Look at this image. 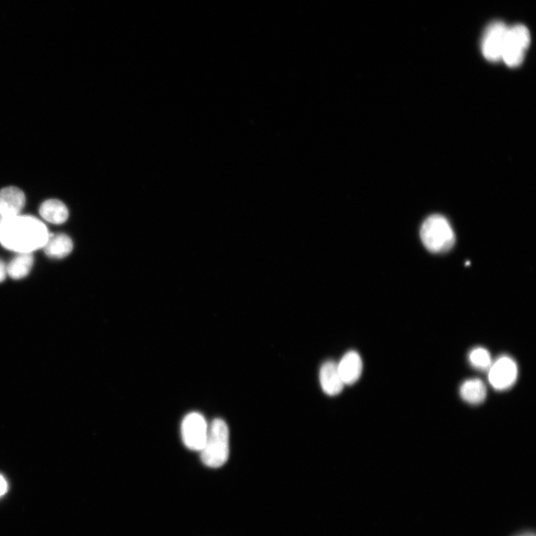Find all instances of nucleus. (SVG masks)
<instances>
[{
	"mask_svg": "<svg viewBox=\"0 0 536 536\" xmlns=\"http://www.w3.org/2000/svg\"><path fill=\"white\" fill-rule=\"evenodd\" d=\"M46 225L30 216H17L0 219V243L10 250L32 253L43 248L49 240Z\"/></svg>",
	"mask_w": 536,
	"mask_h": 536,
	"instance_id": "1",
	"label": "nucleus"
},
{
	"mask_svg": "<svg viewBox=\"0 0 536 536\" xmlns=\"http://www.w3.org/2000/svg\"><path fill=\"white\" fill-rule=\"evenodd\" d=\"M200 452L202 462L209 468H220L228 460L230 432L223 420H214L209 425L205 444Z\"/></svg>",
	"mask_w": 536,
	"mask_h": 536,
	"instance_id": "2",
	"label": "nucleus"
},
{
	"mask_svg": "<svg viewBox=\"0 0 536 536\" xmlns=\"http://www.w3.org/2000/svg\"><path fill=\"white\" fill-rule=\"evenodd\" d=\"M422 244L429 252L443 254L455 245L456 237L448 220L442 214H432L423 222L420 228Z\"/></svg>",
	"mask_w": 536,
	"mask_h": 536,
	"instance_id": "3",
	"label": "nucleus"
},
{
	"mask_svg": "<svg viewBox=\"0 0 536 536\" xmlns=\"http://www.w3.org/2000/svg\"><path fill=\"white\" fill-rule=\"evenodd\" d=\"M530 41V33L525 26L518 24L508 27L502 55V61L510 67L520 66Z\"/></svg>",
	"mask_w": 536,
	"mask_h": 536,
	"instance_id": "4",
	"label": "nucleus"
},
{
	"mask_svg": "<svg viewBox=\"0 0 536 536\" xmlns=\"http://www.w3.org/2000/svg\"><path fill=\"white\" fill-rule=\"evenodd\" d=\"M487 371L488 383L498 391L507 390L514 386L518 376L517 363L508 355L497 357Z\"/></svg>",
	"mask_w": 536,
	"mask_h": 536,
	"instance_id": "5",
	"label": "nucleus"
},
{
	"mask_svg": "<svg viewBox=\"0 0 536 536\" xmlns=\"http://www.w3.org/2000/svg\"><path fill=\"white\" fill-rule=\"evenodd\" d=\"M209 425L200 413H191L183 420L181 434L184 444L190 450L200 451L205 444Z\"/></svg>",
	"mask_w": 536,
	"mask_h": 536,
	"instance_id": "6",
	"label": "nucleus"
},
{
	"mask_svg": "<svg viewBox=\"0 0 536 536\" xmlns=\"http://www.w3.org/2000/svg\"><path fill=\"white\" fill-rule=\"evenodd\" d=\"M508 27L503 22L495 21L487 27L482 42L483 55L488 61L502 60Z\"/></svg>",
	"mask_w": 536,
	"mask_h": 536,
	"instance_id": "7",
	"label": "nucleus"
},
{
	"mask_svg": "<svg viewBox=\"0 0 536 536\" xmlns=\"http://www.w3.org/2000/svg\"><path fill=\"white\" fill-rule=\"evenodd\" d=\"M26 197L22 191L15 186L0 190V214L1 218L19 216L24 206Z\"/></svg>",
	"mask_w": 536,
	"mask_h": 536,
	"instance_id": "8",
	"label": "nucleus"
},
{
	"mask_svg": "<svg viewBox=\"0 0 536 536\" xmlns=\"http://www.w3.org/2000/svg\"><path fill=\"white\" fill-rule=\"evenodd\" d=\"M338 372L344 385H352L359 380L363 371V362L359 353L350 351L338 364Z\"/></svg>",
	"mask_w": 536,
	"mask_h": 536,
	"instance_id": "9",
	"label": "nucleus"
},
{
	"mask_svg": "<svg viewBox=\"0 0 536 536\" xmlns=\"http://www.w3.org/2000/svg\"><path fill=\"white\" fill-rule=\"evenodd\" d=\"M319 383L324 392L335 397L342 392L345 386L338 372V364L331 361L325 362L319 371Z\"/></svg>",
	"mask_w": 536,
	"mask_h": 536,
	"instance_id": "10",
	"label": "nucleus"
},
{
	"mask_svg": "<svg viewBox=\"0 0 536 536\" xmlns=\"http://www.w3.org/2000/svg\"><path fill=\"white\" fill-rule=\"evenodd\" d=\"M461 398L470 404L483 403L487 396V389L483 381L479 378L465 380L460 388Z\"/></svg>",
	"mask_w": 536,
	"mask_h": 536,
	"instance_id": "11",
	"label": "nucleus"
},
{
	"mask_svg": "<svg viewBox=\"0 0 536 536\" xmlns=\"http://www.w3.org/2000/svg\"><path fill=\"white\" fill-rule=\"evenodd\" d=\"M43 248L48 256L62 259L71 252L74 243L71 238L65 234H50L49 240Z\"/></svg>",
	"mask_w": 536,
	"mask_h": 536,
	"instance_id": "12",
	"label": "nucleus"
},
{
	"mask_svg": "<svg viewBox=\"0 0 536 536\" xmlns=\"http://www.w3.org/2000/svg\"><path fill=\"white\" fill-rule=\"evenodd\" d=\"M42 218L54 224H62L69 217V211L63 202L55 199L46 200L40 207Z\"/></svg>",
	"mask_w": 536,
	"mask_h": 536,
	"instance_id": "13",
	"label": "nucleus"
},
{
	"mask_svg": "<svg viewBox=\"0 0 536 536\" xmlns=\"http://www.w3.org/2000/svg\"><path fill=\"white\" fill-rule=\"evenodd\" d=\"M34 263L32 253L20 254L12 260L7 266V274L14 280H20L27 277Z\"/></svg>",
	"mask_w": 536,
	"mask_h": 536,
	"instance_id": "14",
	"label": "nucleus"
},
{
	"mask_svg": "<svg viewBox=\"0 0 536 536\" xmlns=\"http://www.w3.org/2000/svg\"><path fill=\"white\" fill-rule=\"evenodd\" d=\"M469 361L474 368L483 371H487L493 362L490 352L483 348H474L469 352Z\"/></svg>",
	"mask_w": 536,
	"mask_h": 536,
	"instance_id": "15",
	"label": "nucleus"
},
{
	"mask_svg": "<svg viewBox=\"0 0 536 536\" xmlns=\"http://www.w3.org/2000/svg\"><path fill=\"white\" fill-rule=\"evenodd\" d=\"M8 490V483L4 476L0 475V497L4 496Z\"/></svg>",
	"mask_w": 536,
	"mask_h": 536,
	"instance_id": "16",
	"label": "nucleus"
},
{
	"mask_svg": "<svg viewBox=\"0 0 536 536\" xmlns=\"http://www.w3.org/2000/svg\"><path fill=\"white\" fill-rule=\"evenodd\" d=\"M7 275V266L4 262L0 259V282H3Z\"/></svg>",
	"mask_w": 536,
	"mask_h": 536,
	"instance_id": "17",
	"label": "nucleus"
},
{
	"mask_svg": "<svg viewBox=\"0 0 536 536\" xmlns=\"http://www.w3.org/2000/svg\"><path fill=\"white\" fill-rule=\"evenodd\" d=\"M520 536H535V535L533 533L528 532V533L523 534V535H521Z\"/></svg>",
	"mask_w": 536,
	"mask_h": 536,
	"instance_id": "18",
	"label": "nucleus"
}]
</instances>
